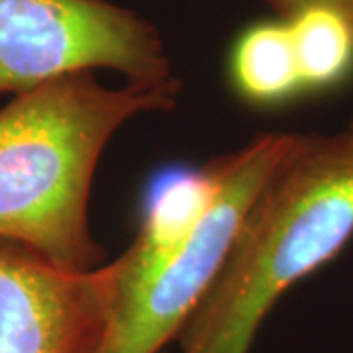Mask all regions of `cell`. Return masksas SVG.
Returning <instances> with one entry per match:
<instances>
[{"instance_id":"cell-9","label":"cell","mask_w":353,"mask_h":353,"mask_svg":"<svg viewBox=\"0 0 353 353\" xmlns=\"http://www.w3.org/2000/svg\"><path fill=\"white\" fill-rule=\"evenodd\" d=\"M269 8H273L279 16L290 18L304 10H328L343 18L353 30V0H263Z\"/></svg>"},{"instance_id":"cell-2","label":"cell","mask_w":353,"mask_h":353,"mask_svg":"<svg viewBox=\"0 0 353 353\" xmlns=\"http://www.w3.org/2000/svg\"><path fill=\"white\" fill-rule=\"evenodd\" d=\"M353 238V116L294 134L241 222L214 285L179 334L181 353H250L275 304Z\"/></svg>"},{"instance_id":"cell-8","label":"cell","mask_w":353,"mask_h":353,"mask_svg":"<svg viewBox=\"0 0 353 353\" xmlns=\"http://www.w3.org/2000/svg\"><path fill=\"white\" fill-rule=\"evenodd\" d=\"M285 20L289 22L304 90H324L350 75L353 30L343 18L312 8Z\"/></svg>"},{"instance_id":"cell-4","label":"cell","mask_w":353,"mask_h":353,"mask_svg":"<svg viewBox=\"0 0 353 353\" xmlns=\"http://www.w3.org/2000/svg\"><path fill=\"white\" fill-rule=\"evenodd\" d=\"M79 71L181 81L157 26L112 0H0V97Z\"/></svg>"},{"instance_id":"cell-6","label":"cell","mask_w":353,"mask_h":353,"mask_svg":"<svg viewBox=\"0 0 353 353\" xmlns=\"http://www.w3.org/2000/svg\"><path fill=\"white\" fill-rule=\"evenodd\" d=\"M210 167H171L155 175L143 194L136 240L124 250L126 269L120 292L152 279L199 228L214 199Z\"/></svg>"},{"instance_id":"cell-1","label":"cell","mask_w":353,"mask_h":353,"mask_svg":"<svg viewBox=\"0 0 353 353\" xmlns=\"http://www.w3.org/2000/svg\"><path fill=\"white\" fill-rule=\"evenodd\" d=\"M183 81L108 87L94 71L69 73L0 108V240L87 271L106 263L90 228V192L110 139L128 122L171 112Z\"/></svg>"},{"instance_id":"cell-7","label":"cell","mask_w":353,"mask_h":353,"mask_svg":"<svg viewBox=\"0 0 353 353\" xmlns=\"http://www.w3.org/2000/svg\"><path fill=\"white\" fill-rule=\"evenodd\" d=\"M232 87L245 102L275 106L304 92L289 22L267 20L250 26L230 55Z\"/></svg>"},{"instance_id":"cell-3","label":"cell","mask_w":353,"mask_h":353,"mask_svg":"<svg viewBox=\"0 0 353 353\" xmlns=\"http://www.w3.org/2000/svg\"><path fill=\"white\" fill-rule=\"evenodd\" d=\"M294 134L265 132L208 167L216 190L210 208L189 241L145 283L118 292L101 353H159L176 340L214 285L241 222Z\"/></svg>"},{"instance_id":"cell-5","label":"cell","mask_w":353,"mask_h":353,"mask_svg":"<svg viewBox=\"0 0 353 353\" xmlns=\"http://www.w3.org/2000/svg\"><path fill=\"white\" fill-rule=\"evenodd\" d=\"M126 255L77 271L0 240V353H101Z\"/></svg>"}]
</instances>
